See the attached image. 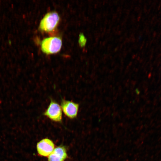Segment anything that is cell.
<instances>
[{"instance_id": "3957f363", "label": "cell", "mask_w": 161, "mask_h": 161, "mask_svg": "<svg viewBox=\"0 0 161 161\" xmlns=\"http://www.w3.org/2000/svg\"><path fill=\"white\" fill-rule=\"evenodd\" d=\"M43 115L53 121L60 122L62 120V110L61 106L55 100L50 98V101Z\"/></svg>"}, {"instance_id": "6da1fadb", "label": "cell", "mask_w": 161, "mask_h": 161, "mask_svg": "<svg viewBox=\"0 0 161 161\" xmlns=\"http://www.w3.org/2000/svg\"><path fill=\"white\" fill-rule=\"evenodd\" d=\"M62 44V40L58 37H51L44 39L41 43L42 51L47 54L56 53L59 52Z\"/></svg>"}, {"instance_id": "52a82bcc", "label": "cell", "mask_w": 161, "mask_h": 161, "mask_svg": "<svg viewBox=\"0 0 161 161\" xmlns=\"http://www.w3.org/2000/svg\"><path fill=\"white\" fill-rule=\"evenodd\" d=\"M79 42L81 46H83L86 44V39L82 34H81L80 35Z\"/></svg>"}, {"instance_id": "277c9868", "label": "cell", "mask_w": 161, "mask_h": 161, "mask_svg": "<svg viewBox=\"0 0 161 161\" xmlns=\"http://www.w3.org/2000/svg\"><path fill=\"white\" fill-rule=\"evenodd\" d=\"M61 107L64 114L70 119L76 118L78 112L79 105L72 101L62 99Z\"/></svg>"}, {"instance_id": "8992f818", "label": "cell", "mask_w": 161, "mask_h": 161, "mask_svg": "<svg viewBox=\"0 0 161 161\" xmlns=\"http://www.w3.org/2000/svg\"><path fill=\"white\" fill-rule=\"evenodd\" d=\"M67 156L66 150L64 146L57 147L48 157V161H64Z\"/></svg>"}, {"instance_id": "5b68a950", "label": "cell", "mask_w": 161, "mask_h": 161, "mask_svg": "<svg viewBox=\"0 0 161 161\" xmlns=\"http://www.w3.org/2000/svg\"><path fill=\"white\" fill-rule=\"evenodd\" d=\"M54 144L51 140L44 138L37 144V151L38 153L41 156H48L54 149Z\"/></svg>"}, {"instance_id": "7a4b0ae2", "label": "cell", "mask_w": 161, "mask_h": 161, "mask_svg": "<svg viewBox=\"0 0 161 161\" xmlns=\"http://www.w3.org/2000/svg\"><path fill=\"white\" fill-rule=\"evenodd\" d=\"M59 20V16L57 13L52 12L48 13L41 21L39 29L46 32L52 31L57 26Z\"/></svg>"}]
</instances>
